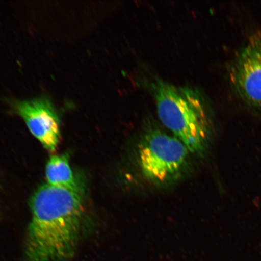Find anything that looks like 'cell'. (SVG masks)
I'll use <instances>...</instances> for the list:
<instances>
[{
    "label": "cell",
    "mask_w": 261,
    "mask_h": 261,
    "mask_svg": "<svg viewBox=\"0 0 261 261\" xmlns=\"http://www.w3.org/2000/svg\"><path fill=\"white\" fill-rule=\"evenodd\" d=\"M11 106L44 148L51 152L56 151L61 138L60 120L56 108L47 97L14 100Z\"/></svg>",
    "instance_id": "5"
},
{
    "label": "cell",
    "mask_w": 261,
    "mask_h": 261,
    "mask_svg": "<svg viewBox=\"0 0 261 261\" xmlns=\"http://www.w3.org/2000/svg\"><path fill=\"white\" fill-rule=\"evenodd\" d=\"M156 113L163 125L187 146L203 156L213 135V120L203 94L194 87L177 86L159 78L151 83Z\"/></svg>",
    "instance_id": "2"
},
{
    "label": "cell",
    "mask_w": 261,
    "mask_h": 261,
    "mask_svg": "<svg viewBox=\"0 0 261 261\" xmlns=\"http://www.w3.org/2000/svg\"><path fill=\"white\" fill-rule=\"evenodd\" d=\"M47 184L51 187L76 189L82 188L71 169L67 155H52L45 166Z\"/></svg>",
    "instance_id": "6"
},
{
    "label": "cell",
    "mask_w": 261,
    "mask_h": 261,
    "mask_svg": "<svg viewBox=\"0 0 261 261\" xmlns=\"http://www.w3.org/2000/svg\"><path fill=\"white\" fill-rule=\"evenodd\" d=\"M230 78L241 99L261 112V37L252 39L238 52L230 67Z\"/></svg>",
    "instance_id": "4"
},
{
    "label": "cell",
    "mask_w": 261,
    "mask_h": 261,
    "mask_svg": "<svg viewBox=\"0 0 261 261\" xmlns=\"http://www.w3.org/2000/svg\"><path fill=\"white\" fill-rule=\"evenodd\" d=\"M138 149L143 175L155 184L174 182L188 169L190 152L187 146L151 120L145 123Z\"/></svg>",
    "instance_id": "3"
},
{
    "label": "cell",
    "mask_w": 261,
    "mask_h": 261,
    "mask_svg": "<svg viewBox=\"0 0 261 261\" xmlns=\"http://www.w3.org/2000/svg\"><path fill=\"white\" fill-rule=\"evenodd\" d=\"M27 261H64L72 256L84 217L83 188L41 186L33 195Z\"/></svg>",
    "instance_id": "1"
}]
</instances>
